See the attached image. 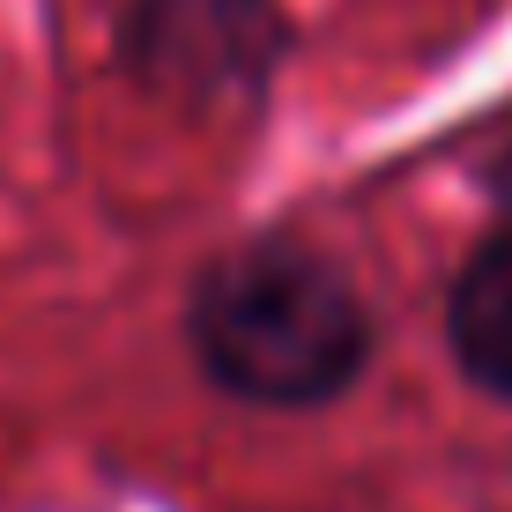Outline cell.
Listing matches in <instances>:
<instances>
[{
    "label": "cell",
    "mask_w": 512,
    "mask_h": 512,
    "mask_svg": "<svg viewBox=\"0 0 512 512\" xmlns=\"http://www.w3.org/2000/svg\"><path fill=\"white\" fill-rule=\"evenodd\" d=\"M127 45L164 90L231 97L245 82H260L275 23H268V0H141Z\"/></svg>",
    "instance_id": "7a4b0ae2"
},
{
    "label": "cell",
    "mask_w": 512,
    "mask_h": 512,
    "mask_svg": "<svg viewBox=\"0 0 512 512\" xmlns=\"http://www.w3.org/2000/svg\"><path fill=\"white\" fill-rule=\"evenodd\" d=\"M193 357L253 409L334 401L372 357V312L342 260L297 238H253L201 275L186 312Z\"/></svg>",
    "instance_id": "6da1fadb"
},
{
    "label": "cell",
    "mask_w": 512,
    "mask_h": 512,
    "mask_svg": "<svg viewBox=\"0 0 512 512\" xmlns=\"http://www.w3.org/2000/svg\"><path fill=\"white\" fill-rule=\"evenodd\" d=\"M446 342L483 394L512 401V231L483 238L468 253L453 305H446Z\"/></svg>",
    "instance_id": "3957f363"
}]
</instances>
